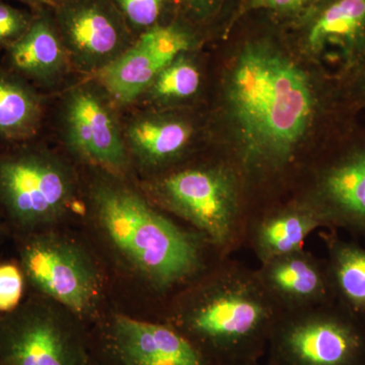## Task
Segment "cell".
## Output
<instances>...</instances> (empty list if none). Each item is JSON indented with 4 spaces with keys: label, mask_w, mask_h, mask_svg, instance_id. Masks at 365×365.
<instances>
[{
    "label": "cell",
    "mask_w": 365,
    "mask_h": 365,
    "mask_svg": "<svg viewBox=\"0 0 365 365\" xmlns=\"http://www.w3.org/2000/svg\"><path fill=\"white\" fill-rule=\"evenodd\" d=\"M270 37L246 41L223 76L228 158L255 189L285 181L321 111L317 81Z\"/></svg>",
    "instance_id": "6da1fadb"
},
{
    "label": "cell",
    "mask_w": 365,
    "mask_h": 365,
    "mask_svg": "<svg viewBox=\"0 0 365 365\" xmlns=\"http://www.w3.org/2000/svg\"><path fill=\"white\" fill-rule=\"evenodd\" d=\"M230 0H176L180 16L194 26L208 25L218 18Z\"/></svg>",
    "instance_id": "484cf974"
},
{
    "label": "cell",
    "mask_w": 365,
    "mask_h": 365,
    "mask_svg": "<svg viewBox=\"0 0 365 365\" xmlns=\"http://www.w3.org/2000/svg\"><path fill=\"white\" fill-rule=\"evenodd\" d=\"M4 67L36 88L58 85L71 66L49 7L35 11L28 32L6 50Z\"/></svg>",
    "instance_id": "e0dca14e"
},
{
    "label": "cell",
    "mask_w": 365,
    "mask_h": 365,
    "mask_svg": "<svg viewBox=\"0 0 365 365\" xmlns=\"http://www.w3.org/2000/svg\"><path fill=\"white\" fill-rule=\"evenodd\" d=\"M294 198L319 218L323 227H365V145L353 148L316 172Z\"/></svg>",
    "instance_id": "4fadbf2b"
},
{
    "label": "cell",
    "mask_w": 365,
    "mask_h": 365,
    "mask_svg": "<svg viewBox=\"0 0 365 365\" xmlns=\"http://www.w3.org/2000/svg\"><path fill=\"white\" fill-rule=\"evenodd\" d=\"M359 78L364 79V81L365 83V71L364 72V73L361 74V76H360Z\"/></svg>",
    "instance_id": "f546056e"
},
{
    "label": "cell",
    "mask_w": 365,
    "mask_h": 365,
    "mask_svg": "<svg viewBox=\"0 0 365 365\" xmlns=\"http://www.w3.org/2000/svg\"><path fill=\"white\" fill-rule=\"evenodd\" d=\"M76 193L73 170L48 148L28 143L0 151V208L21 235L64 215Z\"/></svg>",
    "instance_id": "5b68a950"
},
{
    "label": "cell",
    "mask_w": 365,
    "mask_h": 365,
    "mask_svg": "<svg viewBox=\"0 0 365 365\" xmlns=\"http://www.w3.org/2000/svg\"><path fill=\"white\" fill-rule=\"evenodd\" d=\"M83 333L30 302L0 319V365H88Z\"/></svg>",
    "instance_id": "30bf717a"
},
{
    "label": "cell",
    "mask_w": 365,
    "mask_h": 365,
    "mask_svg": "<svg viewBox=\"0 0 365 365\" xmlns=\"http://www.w3.org/2000/svg\"><path fill=\"white\" fill-rule=\"evenodd\" d=\"M198 44L195 26L181 16L137 36L133 44L95 76L118 107L135 104L160 71Z\"/></svg>",
    "instance_id": "7c38bea8"
},
{
    "label": "cell",
    "mask_w": 365,
    "mask_h": 365,
    "mask_svg": "<svg viewBox=\"0 0 365 365\" xmlns=\"http://www.w3.org/2000/svg\"><path fill=\"white\" fill-rule=\"evenodd\" d=\"M118 105L95 76L72 86L60 103V138L78 160L120 177L128 169Z\"/></svg>",
    "instance_id": "52a82bcc"
},
{
    "label": "cell",
    "mask_w": 365,
    "mask_h": 365,
    "mask_svg": "<svg viewBox=\"0 0 365 365\" xmlns=\"http://www.w3.org/2000/svg\"><path fill=\"white\" fill-rule=\"evenodd\" d=\"M88 365H98V364H95V362H93V360H91V357H90V361H88Z\"/></svg>",
    "instance_id": "f1b7e54d"
},
{
    "label": "cell",
    "mask_w": 365,
    "mask_h": 365,
    "mask_svg": "<svg viewBox=\"0 0 365 365\" xmlns=\"http://www.w3.org/2000/svg\"><path fill=\"white\" fill-rule=\"evenodd\" d=\"M20 264L26 279L41 294L76 314L93 306L98 290L97 272L78 247L51 235H21Z\"/></svg>",
    "instance_id": "8fae6325"
},
{
    "label": "cell",
    "mask_w": 365,
    "mask_h": 365,
    "mask_svg": "<svg viewBox=\"0 0 365 365\" xmlns=\"http://www.w3.org/2000/svg\"><path fill=\"white\" fill-rule=\"evenodd\" d=\"M319 0H239L228 20L227 29L250 14H262L275 23L289 25L307 13Z\"/></svg>",
    "instance_id": "7402d4cb"
},
{
    "label": "cell",
    "mask_w": 365,
    "mask_h": 365,
    "mask_svg": "<svg viewBox=\"0 0 365 365\" xmlns=\"http://www.w3.org/2000/svg\"><path fill=\"white\" fill-rule=\"evenodd\" d=\"M300 53L341 78L365 71V0H319L287 26Z\"/></svg>",
    "instance_id": "ba28073f"
},
{
    "label": "cell",
    "mask_w": 365,
    "mask_h": 365,
    "mask_svg": "<svg viewBox=\"0 0 365 365\" xmlns=\"http://www.w3.org/2000/svg\"><path fill=\"white\" fill-rule=\"evenodd\" d=\"M268 347L271 365H359L365 336L357 319L332 302L281 314Z\"/></svg>",
    "instance_id": "8992f818"
},
{
    "label": "cell",
    "mask_w": 365,
    "mask_h": 365,
    "mask_svg": "<svg viewBox=\"0 0 365 365\" xmlns=\"http://www.w3.org/2000/svg\"><path fill=\"white\" fill-rule=\"evenodd\" d=\"M194 119L175 110L146 109L123 124L130 160L158 174L177 167L196 140Z\"/></svg>",
    "instance_id": "9a60e30c"
},
{
    "label": "cell",
    "mask_w": 365,
    "mask_h": 365,
    "mask_svg": "<svg viewBox=\"0 0 365 365\" xmlns=\"http://www.w3.org/2000/svg\"><path fill=\"white\" fill-rule=\"evenodd\" d=\"M362 232H364V235H365V227H364V230H362Z\"/></svg>",
    "instance_id": "4dcf8cb0"
},
{
    "label": "cell",
    "mask_w": 365,
    "mask_h": 365,
    "mask_svg": "<svg viewBox=\"0 0 365 365\" xmlns=\"http://www.w3.org/2000/svg\"><path fill=\"white\" fill-rule=\"evenodd\" d=\"M255 273L283 314L335 302L326 261L307 250L261 263Z\"/></svg>",
    "instance_id": "2e32d148"
},
{
    "label": "cell",
    "mask_w": 365,
    "mask_h": 365,
    "mask_svg": "<svg viewBox=\"0 0 365 365\" xmlns=\"http://www.w3.org/2000/svg\"><path fill=\"white\" fill-rule=\"evenodd\" d=\"M148 193L160 207L192 225L225 258L246 244L250 192L230 158L177 165L153 178Z\"/></svg>",
    "instance_id": "277c9868"
},
{
    "label": "cell",
    "mask_w": 365,
    "mask_h": 365,
    "mask_svg": "<svg viewBox=\"0 0 365 365\" xmlns=\"http://www.w3.org/2000/svg\"><path fill=\"white\" fill-rule=\"evenodd\" d=\"M26 275L20 263H0V314H11L21 307Z\"/></svg>",
    "instance_id": "cb8c5ba5"
},
{
    "label": "cell",
    "mask_w": 365,
    "mask_h": 365,
    "mask_svg": "<svg viewBox=\"0 0 365 365\" xmlns=\"http://www.w3.org/2000/svg\"><path fill=\"white\" fill-rule=\"evenodd\" d=\"M93 182L91 201L98 222L115 248L158 292L190 287L223 260L197 232L185 230L120 177L108 174Z\"/></svg>",
    "instance_id": "3957f363"
},
{
    "label": "cell",
    "mask_w": 365,
    "mask_h": 365,
    "mask_svg": "<svg viewBox=\"0 0 365 365\" xmlns=\"http://www.w3.org/2000/svg\"><path fill=\"white\" fill-rule=\"evenodd\" d=\"M133 35H140L153 26L167 23L170 11H178L176 0H112ZM180 16V14H179Z\"/></svg>",
    "instance_id": "603a6c76"
},
{
    "label": "cell",
    "mask_w": 365,
    "mask_h": 365,
    "mask_svg": "<svg viewBox=\"0 0 365 365\" xmlns=\"http://www.w3.org/2000/svg\"><path fill=\"white\" fill-rule=\"evenodd\" d=\"M0 319H1V316H0Z\"/></svg>",
    "instance_id": "1f68e13d"
},
{
    "label": "cell",
    "mask_w": 365,
    "mask_h": 365,
    "mask_svg": "<svg viewBox=\"0 0 365 365\" xmlns=\"http://www.w3.org/2000/svg\"><path fill=\"white\" fill-rule=\"evenodd\" d=\"M165 323L213 365H255L282 312L255 270L230 258L190 285Z\"/></svg>",
    "instance_id": "7a4b0ae2"
},
{
    "label": "cell",
    "mask_w": 365,
    "mask_h": 365,
    "mask_svg": "<svg viewBox=\"0 0 365 365\" xmlns=\"http://www.w3.org/2000/svg\"><path fill=\"white\" fill-rule=\"evenodd\" d=\"M202 72L193 51L182 53L158 73L138 98L148 109L175 110L197 97Z\"/></svg>",
    "instance_id": "44dd1931"
},
{
    "label": "cell",
    "mask_w": 365,
    "mask_h": 365,
    "mask_svg": "<svg viewBox=\"0 0 365 365\" xmlns=\"http://www.w3.org/2000/svg\"><path fill=\"white\" fill-rule=\"evenodd\" d=\"M43 117L44 100L36 86L0 67V141L11 146L31 143Z\"/></svg>",
    "instance_id": "d6986e66"
},
{
    "label": "cell",
    "mask_w": 365,
    "mask_h": 365,
    "mask_svg": "<svg viewBox=\"0 0 365 365\" xmlns=\"http://www.w3.org/2000/svg\"><path fill=\"white\" fill-rule=\"evenodd\" d=\"M71 68L97 76L136 39L112 0H66L53 7Z\"/></svg>",
    "instance_id": "9c48e42d"
},
{
    "label": "cell",
    "mask_w": 365,
    "mask_h": 365,
    "mask_svg": "<svg viewBox=\"0 0 365 365\" xmlns=\"http://www.w3.org/2000/svg\"><path fill=\"white\" fill-rule=\"evenodd\" d=\"M323 227L313 211L295 198L253 213L247 228L246 244L261 263L304 249L314 230Z\"/></svg>",
    "instance_id": "ac0fdd59"
},
{
    "label": "cell",
    "mask_w": 365,
    "mask_h": 365,
    "mask_svg": "<svg viewBox=\"0 0 365 365\" xmlns=\"http://www.w3.org/2000/svg\"><path fill=\"white\" fill-rule=\"evenodd\" d=\"M334 299L355 319L365 316V249L333 235L324 237Z\"/></svg>",
    "instance_id": "ffe728a7"
},
{
    "label": "cell",
    "mask_w": 365,
    "mask_h": 365,
    "mask_svg": "<svg viewBox=\"0 0 365 365\" xmlns=\"http://www.w3.org/2000/svg\"><path fill=\"white\" fill-rule=\"evenodd\" d=\"M104 351L111 365H213L165 322L127 316H118L113 321Z\"/></svg>",
    "instance_id": "5bb4252c"
},
{
    "label": "cell",
    "mask_w": 365,
    "mask_h": 365,
    "mask_svg": "<svg viewBox=\"0 0 365 365\" xmlns=\"http://www.w3.org/2000/svg\"><path fill=\"white\" fill-rule=\"evenodd\" d=\"M16 1L26 4V6L30 7L31 11H39L40 9L45 6L40 0H16Z\"/></svg>",
    "instance_id": "4316f807"
},
{
    "label": "cell",
    "mask_w": 365,
    "mask_h": 365,
    "mask_svg": "<svg viewBox=\"0 0 365 365\" xmlns=\"http://www.w3.org/2000/svg\"><path fill=\"white\" fill-rule=\"evenodd\" d=\"M35 19V11L18 9L0 0V49L7 50L23 37Z\"/></svg>",
    "instance_id": "d4e9b609"
},
{
    "label": "cell",
    "mask_w": 365,
    "mask_h": 365,
    "mask_svg": "<svg viewBox=\"0 0 365 365\" xmlns=\"http://www.w3.org/2000/svg\"><path fill=\"white\" fill-rule=\"evenodd\" d=\"M45 6L49 7V9H53V7L59 6L62 2L66 1V0H40Z\"/></svg>",
    "instance_id": "83f0119b"
}]
</instances>
